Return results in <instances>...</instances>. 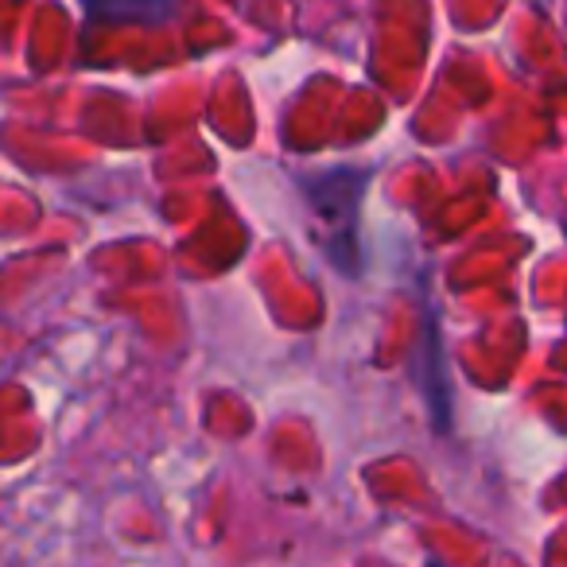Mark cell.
<instances>
[{"mask_svg":"<svg viewBox=\"0 0 567 567\" xmlns=\"http://www.w3.org/2000/svg\"><path fill=\"white\" fill-rule=\"evenodd\" d=\"M365 175L362 172H331L323 179H316L308 187L311 206L323 218V226H331L334 241H331V257L339 268H354L358 249H354V229H358V198H362Z\"/></svg>","mask_w":567,"mask_h":567,"instance_id":"cell-1","label":"cell"},{"mask_svg":"<svg viewBox=\"0 0 567 567\" xmlns=\"http://www.w3.org/2000/svg\"><path fill=\"white\" fill-rule=\"evenodd\" d=\"M90 20H128V24H159L175 12V0H82Z\"/></svg>","mask_w":567,"mask_h":567,"instance_id":"cell-2","label":"cell"},{"mask_svg":"<svg viewBox=\"0 0 567 567\" xmlns=\"http://www.w3.org/2000/svg\"><path fill=\"white\" fill-rule=\"evenodd\" d=\"M432 567H440V564H432Z\"/></svg>","mask_w":567,"mask_h":567,"instance_id":"cell-3","label":"cell"}]
</instances>
